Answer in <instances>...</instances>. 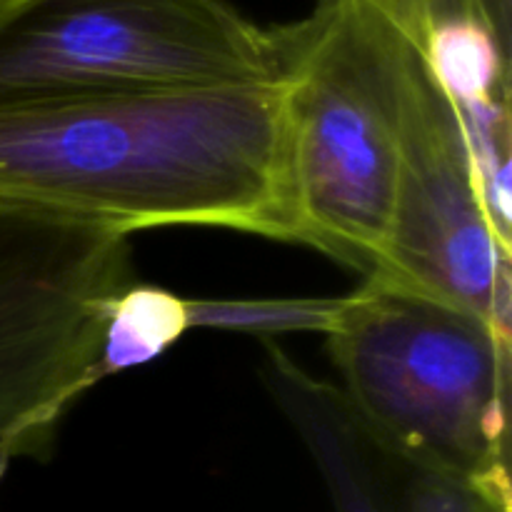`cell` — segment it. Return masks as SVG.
Here are the masks:
<instances>
[{"label":"cell","mask_w":512,"mask_h":512,"mask_svg":"<svg viewBox=\"0 0 512 512\" xmlns=\"http://www.w3.org/2000/svg\"><path fill=\"white\" fill-rule=\"evenodd\" d=\"M0 200L128 235L203 225L295 243L285 193L283 85L0 108Z\"/></svg>","instance_id":"cell-1"},{"label":"cell","mask_w":512,"mask_h":512,"mask_svg":"<svg viewBox=\"0 0 512 512\" xmlns=\"http://www.w3.org/2000/svg\"><path fill=\"white\" fill-rule=\"evenodd\" d=\"M323 330L338 390L385 453L510 505V328L370 275Z\"/></svg>","instance_id":"cell-2"},{"label":"cell","mask_w":512,"mask_h":512,"mask_svg":"<svg viewBox=\"0 0 512 512\" xmlns=\"http://www.w3.org/2000/svg\"><path fill=\"white\" fill-rule=\"evenodd\" d=\"M413 43L378 0L283 25V165L295 243L370 278L393 220Z\"/></svg>","instance_id":"cell-3"},{"label":"cell","mask_w":512,"mask_h":512,"mask_svg":"<svg viewBox=\"0 0 512 512\" xmlns=\"http://www.w3.org/2000/svg\"><path fill=\"white\" fill-rule=\"evenodd\" d=\"M280 75L283 25L230 0H0V108Z\"/></svg>","instance_id":"cell-4"},{"label":"cell","mask_w":512,"mask_h":512,"mask_svg":"<svg viewBox=\"0 0 512 512\" xmlns=\"http://www.w3.org/2000/svg\"><path fill=\"white\" fill-rule=\"evenodd\" d=\"M130 240L108 225L0 200V455L30 453L98 378Z\"/></svg>","instance_id":"cell-5"},{"label":"cell","mask_w":512,"mask_h":512,"mask_svg":"<svg viewBox=\"0 0 512 512\" xmlns=\"http://www.w3.org/2000/svg\"><path fill=\"white\" fill-rule=\"evenodd\" d=\"M375 275L510 328V243L490 220L458 108L415 45L393 220Z\"/></svg>","instance_id":"cell-6"},{"label":"cell","mask_w":512,"mask_h":512,"mask_svg":"<svg viewBox=\"0 0 512 512\" xmlns=\"http://www.w3.org/2000/svg\"><path fill=\"white\" fill-rule=\"evenodd\" d=\"M458 108L483 198L510 243V38L483 0H378Z\"/></svg>","instance_id":"cell-7"},{"label":"cell","mask_w":512,"mask_h":512,"mask_svg":"<svg viewBox=\"0 0 512 512\" xmlns=\"http://www.w3.org/2000/svg\"><path fill=\"white\" fill-rule=\"evenodd\" d=\"M263 380L318 465L335 512H403L400 460L370 438L338 385L310 375L273 343H265Z\"/></svg>","instance_id":"cell-8"},{"label":"cell","mask_w":512,"mask_h":512,"mask_svg":"<svg viewBox=\"0 0 512 512\" xmlns=\"http://www.w3.org/2000/svg\"><path fill=\"white\" fill-rule=\"evenodd\" d=\"M193 325V305L158 288L130 285L115 298L100 348V378L153 360Z\"/></svg>","instance_id":"cell-9"},{"label":"cell","mask_w":512,"mask_h":512,"mask_svg":"<svg viewBox=\"0 0 512 512\" xmlns=\"http://www.w3.org/2000/svg\"><path fill=\"white\" fill-rule=\"evenodd\" d=\"M485 8H488L490 18L498 25L500 33L505 38H512V0H483Z\"/></svg>","instance_id":"cell-10"},{"label":"cell","mask_w":512,"mask_h":512,"mask_svg":"<svg viewBox=\"0 0 512 512\" xmlns=\"http://www.w3.org/2000/svg\"><path fill=\"white\" fill-rule=\"evenodd\" d=\"M475 512H510V510L500 508V505H483V508H478Z\"/></svg>","instance_id":"cell-11"}]
</instances>
